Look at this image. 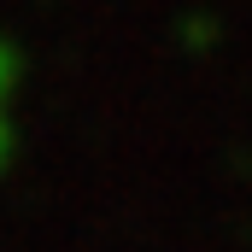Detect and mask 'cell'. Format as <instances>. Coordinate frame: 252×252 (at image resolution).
I'll return each mask as SVG.
<instances>
[{
    "label": "cell",
    "instance_id": "obj_1",
    "mask_svg": "<svg viewBox=\"0 0 252 252\" xmlns=\"http://www.w3.org/2000/svg\"><path fill=\"white\" fill-rule=\"evenodd\" d=\"M12 88H18V53L0 41V170L12 164V141H18V129H12Z\"/></svg>",
    "mask_w": 252,
    "mask_h": 252
}]
</instances>
